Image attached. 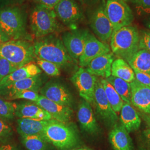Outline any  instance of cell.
I'll return each mask as SVG.
<instances>
[{
    "mask_svg": "<svg viewBox=\"0 0 150 150\" xmlns=\"http://www.w3.org/2000/svg\"><path fill=\"white\" fill-rule=\"evenodd\" d=\"M18 69L15 65L11 64L7 60L0 58V82L6 76L10 74Z\"/></svg>",
    "mask_w": 150,
    "mask_h": 150,
    "instance_id": "cell-33",
    "label": "cell"
},
{
    "mask_svg": "<svg viewBox=\"0 0 150 150\" xmlns=\"http://www.w3.org/2000/svg\"><path fill=\"white\" fill-rule=\"evenodd\" d=\"M93 150L91 148H89L88 147H80V148H76L73 150Z\"/></svg>",
    "mask_w": 150,
    "mask_h": 150,
    "instance_id": "cell-46",
    "label": "cell"
},
{
    "mask_svg": "<svg viewBox=\"0 0 150 150\" xmlns=\"http://www.w3.org/2000/svg\"><path fill=\"white\" fill-rule=\"evenodd\" d=\"M111 52L110 46L107 43L101 41L90 32L83 52L79 59V64L81 67L85 68L92 60Z\"/></svg>",
    "mask_w": 150,
    "mask_h": 150,
    "instance_id": "cell-14",
    "label": "cell"
},
{
    "mask_svg": "<svg viewBox=\"0 0 150 150\" xmlns=\"http://www.w3.org/2000/svg\"><path fill=\"white\" fill-rule=\"evenodd\" d=\"M145 26L150 30V15L146 19L145 21Z\"/></svg>",
    "mask_w": 150,
    "mask_h": 150,
    "instance_id": "cell-44",
    "label": "cell"
},
{
    "mask_svg": "<svg viewBox=\"0 0 150 150\" xmlns=\"http://www.w3.org/2000/svg\"><path fill=\"white\" fill-rule=\"evenodd\" d=\"M41 96L61 105L72 107L74 98L69 90L63 85L55 81L47 82L40 90Z\"/></svg>",
    "mask_w": 150,
    "mask_h": 150,
    "instance_id": "cell-13",
    "label": "cell"
},
{
    "mask_svg": "<svg viewBox=\"0 0 150 150\" xmlns=\"http://www.w3.org/2000/svg\"><path fill=\"white\" fill-rule=\"evenodd\" d=\"M139 32V50H144L150 53V31L142 30Z\"/></svg>",
    "mask_w": 150,
    "mask_h": 150,
    "instance_id": "cell-36",
    "label": "cell"
},
{
    "mask_svg": "<svg viewBox=\"0 0 150 150\" xmlns=\"http://www.w3.org/2000/svg\"><path fill=\"white\" fill-rule=\"evenodd\" d=\"M134 70L150 75V53L139 50L128 62Z\"/></svg>",
    "mask_w": 150,
    "mask_h": 150,
    "instance_id": "cell-26",
    "label": "cell"
},
{
    "mask_svg": "<svg viewBox=\"0 0 150 150\" xmlns=\"http://www.w3.org/2000/svg\"><path fill=\"white\" fill-rule=\"evenodd\" d=\"M111 76L131 83L136 80L134 70L125 60L117 58L113 62Z\"/></svg>",
    "mask_w": 150,
    "mask_h": 150,
    "instance_id": "cell-25",
    "label": "cell"
},
{
    "mask_svg": "<svg viewBox=\"0 0 150 150\" xmlns=\"http://www.w3.org/2000/svg\"><path fill=\"white\" fill-rule=\"evenodd\" d=\"M35 103L50 113L53 119L61 122L69 123L72 117L74 111L71 107L61 105L41 95Z\"/></svg>",
    "mask_w": 150,
    "mask_h": 150,
    "instance_id": "cell-18",
    "label": "cell"
},
{
    "mask_svg": "<svg viewBox=\"0 0 150 150\" xmlns=\"http://www.w3.org/2000/svg\"><path fill=\"white\" fill-rule=\"evenodd\" d=\"M38 4L46 6L48 8L54 9V7L61 0H33Z\"/></svg>",
    "mask_w": 150,
    "mask_h": 150,
    "instance_id": "cell-39",
    "label": "cell"
},
{
    "mask_svg": "<svg viewBox=\"0 0 150 150\" xmlns=\"http://www.w3.org/2000/svg\"><path fill=\"white\" fill-rule=\"evenodd\" d=\"M98 77L91 75L85 68L80 67L71 78L82 98L93 104L95 87Z\"/></svg>",
    "mask_w": 150,
    "mask_h": 150,
    "instance_id": "cell-11",
    "label": "cell"
},
{
    "mask_svg": "<svg viewBox=\"0 0 150 150\" xmlns=\"http://www.w3.org/2000/svg\"><path fill=\"white\" fill-rule=\"evenodd\" d=\"M131 86V104L144 115L150 113V87L135 80Z\"/></svg>",
    "mask_w": 150,
    "mask_h": 150,
    "instance_id": "cell-17",
    "label": "cell"
},
{
    "mask_svg": "<svg viewBox=\"0 0 150 150\" xmlns=\"http://www.w3.org/2000/svg\"><path fill=\"white\" fill-rule=\"evenodd\" d=\"M108 139L114 150H134L129 132L120 123H117L111 129Z\"/></svg>",
    "mask_w": 150,
    "mask_h": 150,
    "instance_id": "cell-20",
    "label": "cell"
},
{
    "mask_svg": "<svg viewBox=\"0 0 150 150\" xmlns=\"http://www.w3.org/2000/svg\"><path fill=\"white\" fill-rule=\"evenodd\" d=\"M92 105L95 107L98 118L106 126L112 129L118 123L119 118L117 113L114 111L108 102L99 78L97 81Z\"/></svg>",
    "mask_w": 150,
    "mask_h": 150,
    "instance_id": "cell-8",
    "label": "cell"
},
{
    "mask_svg": "<svg viewBox=\"0 0 150 150\" xmlns=\"http://www.w3.org/2000/svg\"><path fill=\"white\" fill-rule=\"evenodd\" d=\"M13 134L11 127L0 118V143H5L10 139Z\"/></svg>",
    "mask_w": 150,
    "mask_h": 150,
    "instance_id": "cell-34",
    "label": "cell"
},
{
    "mask_svg": "<svg viewBox=\"0 0 150 150\" xmlns=\"http://www.w3.org/2000/svg\"><path fill=\"white\" fill-rule=\"evenodd\" d=\"M42 73L41 69L33 62H31L6 76L0 82V86H7L18 81L32 77Z\"/></svg>",
    "mask_w": 150,
    "mask_h": 150,
    "instance_id": "cell-24",
    "label": "cell"
},
{
    "mask_svg": "<svg viewBox=\"0 0 150 150\" xmlns=\"http://www.w3.org/2000/svg\"><path fill=\"white\" fill-rule=\"evenodd\" d=\"M89 31L86 28H76L62 35V41L68 54L76 62L82 54Z\"/></svg>",
    "mask_w": 150,
    "mask_h": 150,
    "instance_id": "cell-12",
    "label": "cell"
},
{
    "mask_svg": "<svg viewBox=\"0 0 150 150\" xmlns=\"http://www.w3.org/2000/svg\"><path fill=\"white\" fill-rule=\"evenodd\" d=\"M115 57L112 52L100 56L92 60L85 69L91 75L106 79L111 76V67Z\"/></svg>",
    "mask_w": 150,
    "mask_h": 150,
    "instance_id": "cell-19",
    "label": "cell"
},
{
    "mask_svg": "<svg viewBox=\"0 0 150 150\" xmlns=\"http://www.w3.org/2000/svg\"><path fill=\"white\" fill-rule=\"evenodd\" d=\"M57 17L71 30L83 18V12L75 0H61L54 8Z\"/></svg>",
    "mask_w": 150,
    "mask_h": 150,
    "instance_id": "cell-10",
    "label": "cell"
},
{
    "mask_svg": "<svg viewBox=\"0 0 150 150\" xmlns=\"http://www.w3.org/2000/svg\"><path fill=\"white\" fill-rule=\"evenodd\" d=\"M42 136L57 150H71L80 146L81 139L74 125L53 119L45 127Z\"/></svg>",
    "mask_w": 150,
    "mask_h": 150,
    "instance_id": "cell-2",
    "label": "cell"
},
{
    "mask_svg": "<svg viewBox=\"0 0 150 150\" xmlns=\"http://www.w3.org/2000/svg\"><path fill=\"white\" fill-rule=\"evenodd\" d=\"M105 10L113 31L131 25L134 21L133 11L126 2L122 0H105Z\"/></svg>",
    "mask_w": 150,
    "mask_h": 150,
    "instance_id": "cell-7",
    "label": "cell"
},
{
    "mask_svg": "<svg viewBox=\"0 0 150 150\" xmlns=\"http://www.w3.org/2000/svg\"><path fill=\"white\" fill-rule=\"evenodd\" d=\"M11 40L5 32H4L0 27V44L4 43Z\"/></svg>",
    "mask_w": 150,
    "mask_h": 150,
    "instance_id": "cell-41",
    "label": "cell"
},
{
    "mask_svg": "<svg viewBox=\"0 0 150 150\" xmlns=\"http://www.w3.org/2000/svg\"><path fill=\"white\" fill-rule=\"evenodd\" d=\"M40 96V95H39L38 92L31 90H26L16 93V95L12 97L10 100H12L16 99H25L35 103L38 100Z\"/></svg>",
    "mask_w": 150,
    "mask_h": 150,
    "instance_id": "cell-35",
    "label": "cell"
},
{
    "mask_svg": "<svg viewBox=\"0 0 150 150\" xmlns=\"http://www.w3.org/2000/svg\"><path fill=\"white\" fill-rule=\"evenodd\" d=\"M22 142L27 150H47L48 142L42 135H34L21 137Z\"/></svg>",
    "mask_w": 150,
    "mask_h": 150,
    "instance_id": "cell-29",
    "label": "cell"
},
{
    "mask_svg": "<svg viewBox=\"0 0 150 150\" xmlns=\"http://www.w3.org/2000/svg\"><path fill=\"white\" fill-rule=\"evenodd\" d=\"M142 139L147 149L150 150V127L145 129L142 132Z\"/></svg>",
    "mask_w": 150,
    "mask_h": 150,
    "instance_id": "cell-40",
    "label": "cell"
},
{
    "mask_svg": "<svg viewBox=\"0 0 150 150\" xmlns=\"http://www.w3.org/2000/svg\"><path fill=\"white\" fill-rule=\"evenodd\" d=\"M139 16H150V0H131Z\"/></svg>",
    "mask_w": 150,
    "mask_h": 150,
    "instance_id": "cell-32",
    "label": "cell"
},
{
    "mask_svg": "<svg viewBox=\"0 0 150 150\" xmlns=\"http://www.w3.org/2000/svg\"><path fill=\"white\" fill-rule=\"evenodd\" d=\"M90 25L99 40L107 43L110 40L113 28L106 12L105 0H102L92 12Z\"/></svg>",
    "mask_w": 150,
    "mask_h": 150,
    "instance_id": "cell-9",
    "label": "cell"
},
{
    "mask_svg": "<svg viewBox=\"0 0 150 150\" xmlns=\"http://www.w3.org/2000/svg\"><path fill=\"white\" fill-rule=\"evenodd\" d=\"M77 116L81 129L83 132L90 135H97L100 133V128L91 103L82 99L79 105Z\"/></svg>",
    "mask_w": 150,
    "mask_h": 150,
    "instance_id": "cell-16",
    "label": "cell"
},
{
    "mask_svg": "<svg viewBox=\"0 0 150 150\" xmlns=\"http://www.w3.org/2000/svg\"><path fill=\"white\" fill-rule=\"evenodd\" d=\"M15 116L19 118H31L42 120H52L51 116L46 111L35 103L21 102L16 104Z\"/></svg>",
    "mask_w": 150,
    "mask_h": 150,
    "instance_id": "cell-21",
    "label": "cell"
},
{
    "mask_svg": "<svg viewBox=\"0 0 150 150\" xmlns=\"http://www.w3.org/2000/svg\"><path fill=\"white\" fill-rule=\"evenodd\" d=\"M0 27L11 40H30L25 14L17 6L0 8Z\"/></svg>",
    "mask_w": 150,
    "mask_h": 150,
    "instance_id": "cell-4",
    "label": "cell"
},
{
    "mask_svg": "<svg viewBox=\"0 0 150 150\" xmlns=\"http://www.w3.org/2000/svg\"><path fill=\"white\" fill-rule=\"evenodd\" d=\"M0 58L7 60L18 68L33 62L36 57L33 44L27 40H10L0 44Z\"/></svg>",
    "mask_w": 150,
    "mask_h": 150,
    "instance_id": "cell-5",
    "label": "cell"
},
{
    "mask_svg": "<svg viewBox=\"0 0 150 150\" xmlns=\"http://www.w3.org/2000/svg\"><path fill=\"white\" fill-rule=\"evenodd\" d=\"M106 80L113 86L124 102L131 103L130 83L113 76H110Z\"/></svg>",
    "mask_w": 150,
    "mask_h": 150,
    "instance_id": "cell-28",
    "label": "cell"
},
{
    "mask_svg": "<svg viewBox=\"0 0 150 150\" xmlns=\"http://www.w3.org/2000/svg\"><path fill=\"white\" fill-rule=\"evenodd\" d=\"M36 62L41 70L50 76H57L60 74V68L52 62L36 57Z\"/></svg>",
    "mask_w": 150,
    "mask_h": 150,
    "instance_id": "cell-31",
    "label": "cell"
},
{
    "mask_svg": "<svg viewBox=\"0 0 150 150\" xmlns=\"http://www.w3.org/2000/svg\"><path fill=\"white\" fill-rule=\"evenodd\" d=\"M52 120H42L31 118H18L17 120V130L21 137L42 135L45 127Z\"/></svg>",
    "mask_w": 150,
    "mask_h": 150,
    "instance_id": "cell-23",
    "label": "cell"
},
{
    "mask_svg": "<svg viewBox=\"0 0 150 150\" xmlns=\"http://www.w3.org/2000/svg\"><path fill=\"white\" fill-rule=\"evenodd\" d=\"M33 47L37 58L52 62L59 68H68L77 62L68 54L62 40L54 35L38 38Z\"/></svg>",
    "mask_w": 150,
    "mask_h": 150,
    "instance_id": "cell-1",
    "label": "cell"
},
{
    "mask_svg": "<svg viewBox=\"0 0 150 150\" xmlns=\"http://www.w3.org/2000/svg\"><path fill=\"white\" fill-rule=\"evenodd\" d=\"M57 17L54 9L38 4L31 12L30 28L35 38H42L56 32L59 28Z\"/></svg>",
    "mask_w": 150,
    "mask_h": 150,
    "instance_id": "cell-6",
    "label": "cell"
},
{
    "mask_svg": "<svg viewBox=\"0 0 150 150\" xmlns=\"http://www.w3.org/2000/svg\"><path fill=\"white\" fill-rule=\"evenodd\" d=\"M16 103L7 101L0 98V118L12 120L15 116Z\"/></svg>",
    "mask_w": 150,
    "mask_h": 150,
    "instance_id": "cell-30",
    "label": "cell"
},
{
    "mask_svg": "<svg viewBox=\"0 0 150 150\" xmlns=\"http://www.w3.org/2000/svg\"><path fill=\"white\" fill-rule=\"evenodd\" d=\"M76 2H79L81 4L85 5L91 6L96 4L100 0H75Z\"/></svg>",
    "mask_w": 150,
    "mask_h": 150,
    "instance_id": "cell-42",
    "label": "cell"
},
{
    "mask_svg": "<svg viewBox=\"0 0 150 150\" xmlns=\"http://www.w3.org/2000/svg\"><path fill=\"white\" fill-rule=\"evenodd\" d=\"M122 1H125V2H127V1H129V0H122Z\"/></svg>",
    "mask_w": 150,
    "mask_h": 150,
    "instance_id": "cell-47",
    "label": "cell"
},
{
    "mask_svg": "<svg viewBox=\"0 0 150 150\" xmlns=\"http://www.w3.org/2000/svg\"><path fill=\"white\" fill-rule=\"evenodd\" d=\"M106 96L115 112H120L124 101L113 86L105 79H100Z\"/></svg>",
    "mask_w": 150,
    "mask_h": 150,
    "instance_id": "cell-27",
    "label": "cell"
},
{
    "mask_svg": "<svg viewBox=\"0 0 150 150\" xmlns=\"http://www.w3.org/2000/svg\"><path fill=\"white\" fill-rule=\"evenodd\" d=\"M139 32L133 26L121 27L113 31L110 48L115 56L129 62L139 50Z\"/></svg>",
    "mask_w": 150,
    "mask_h": 150,
    "instance_id": "cell-3",
    "label": "cell"
},
{
    "mask_svg": "<svg viewBox=\"0 0 150 150\" xmlns=\"http://www.w3.org/2000/svg\"><path fill=\"white\" fill-rule=\"evenodd\" d=\"M27 0H0V8L21 4Z\"/></svg>",
    "mask_w": 150,
    "mask_h": 150,
    "instance_id": "cell-38",
    "label": "cell"
},
{
    "mask_svg": "<svg viewBox=\"0 0 150 150\" xmlns=\"http://www.w3.org/2000/svg\"><path fill=\"white\" fill-rule=\"evenodd\" d=\"M0 150H17L15 147L10 145H3L0 147Z\"/></svg>",
    "mask_w": 150,
    "mask_h": 150,
    "instance_id": "cell-43",
    "label": "cell"
},
{
    "mask_svg": "<svg viewBox=\"0 0 150 150\" xmlns=\"http://www.w3.org/2000/svg\"><path fill=\"white\" fill-rule=\"evenodd\" d=\"M145 116V120L146 122L149 125V127H150V113L147 115H144Z\"/></svg>",
    "mask_w": 150,
    "mask_h": 150,
    "instance_id": "cell-45",
    "label": "cell"
},
{
    "mask_svg": "<svg viewBox=\"0 0 150 150\" xmlns=\"http://www.w3.org/2000/svg\"><path fill=\"white\" fill-rule=\"evenodd\" d=\"M43 81L41 74L18 81L7 86H0V96L10 100L16 93L26 90L38 92L42 87Z\"/></svg>",
    "mask_w": 150,
    "mask_h": 150,
    "instance_id": "cell-15",
    "label": "cell"
},
{
    "mask_svg": "<svg viewBox=\"0 0 150 150\" xmlns=\"http://www.w3.org/2000/svg\"><path fill=\"white\" fill-rule=\"evenodd\" d=\"M120 121L129 134L139 129L141 119L136 109L131 103L124 102L120 111Z\"/></svg>",
    "mask_w": 150,
    "mask_h": 150,
    "instance_id": "cell-22",
    "label": "cell"
},
{
    "mask_svg": "<svg viewBox=\"0 0 150 150\" xmlns=\"http://www.w3.org/2000/svg\"><path fill=\"white\" fill-rule=\"evenodd\" d=\"M134 71L135 74L136 80L150 87V75L136 70Z\"/></svg>",
    "mask_w": 150,
    "mask_h": 150,
    "instance_id": "cell-37",
    "label": "cell"
}]
</instances>
